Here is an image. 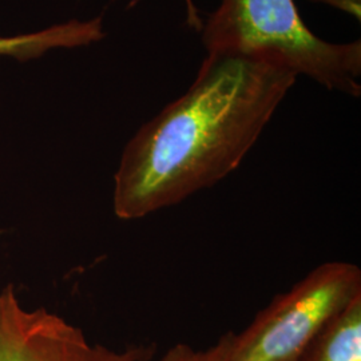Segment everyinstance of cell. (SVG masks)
<instances>
[{"label": "cell", "mask_w": 361, "mask_h": 361, "mask_svg": "<svg viewBox=\"0 0 361 361\" xmlns=\"http://www.w3.org/2000/svg\"><path fill=\"white\" fill-rule=\"evenodd\" d=\"M296 80L268 58L207 52L189 89L123 147L114 174L116 217L145 219L232 174Z\"/></svg>", "instance_id": "obj_1"}, {"label": "cell", "mask_w": 361, "mask_h": 361, "mask_svg": "<svg viewBox=\"0 0 361 361\" xmlns=\"http://www.w3.org/2000/svg\"><path fill=\"white\" fill-rule=\"evenodd\" d=\"M200 31L207 52L268 58L329 91L361 95L360 40L332 43L317 37L295 0H219Z\"/></svg>", "instance_id": "obj_2"}, {"label": "cell", "mask_w": 361, "mask_h": 361, "mask_svg": "<svg viewBox=\"0 0 361 361\" xmlns=\"http://www.w3.org/2000/svg\"><path fill=\"white\" fill-rule=\"evenodd\" d=\"M361 295L360 268L329 261L274 297L233 338L228 361H300L314 337Z\"/></svg>", "instance_id": "obj_3"}, {"label": "cell", "mask_w": 361, "mask_h": 361, "mask_svg": "<svg viewBox=\"0 0 361 361\" xmlns=\"http://www.w3.org/2000/svg\"><path fill=\"white\" fill-rule=\"evenodd\" d=\"M155 344L109 348L46 308L27 310L13 284L0 288V361H150Z\"/></svg>", "instance_id": "obj_4"}, {"label": "cell", "mask_w": 361, "mask_h": 361, "mask_svg": "<svg viewBox=\"0 0 361 361\" xmlns=\"http://www.w3.org/2000/svg\"><path fill=\"white\" fill-rule=\"evenodd\" d=\"M104 37L102 16L70 19L32 32L0 35V58L27 62L38 59L51 50L86 47L101 42Z\"/></svg>", "instance_id": "obj_5"}, {"label": "cell", "mask_w": 361, "mask_h": 361, "mask_svg": "<svg viewBox=\"0 0 361 361\" xmlns=\"http://www.w3.org/2000/svg\"><path fill=\"white\" fill-rule=\"evenodd\" d=\"M300 361H361V295L324 326Z\"/></svg>", "instance_id": "obj_6"}, {"label": "cell", "mask_w": 361, "mask_h": 361, "mask_svg": "<svg viewBox=\"0 0 361 361\" xmlns=\"http://www.w3.org/2000/svg\"><path fill=\"white\" fill-rule=\"evenodd\" d=\"M233 332H226L205 349H195L189 344H176L166 350L159 361H228L232 350Z\"/></svg>", "instance_id": "obj_7"}, {"label": "cell", "mask_w": 361, "mask_h": 361, "mask_svg": "<svg viewBox=\"0 0 361 361\" xmlns=\"http://www.w3.org/2000/svg\"><path fill=\"white\" fill-rule=\"evenodd\" d=\"M312 3H319L329 6L341 13H345L349 16L355 18L357 22L361 19V0H308Z\"/></svg>", "instance_id": "obj_8"}, {"label": "cell", "mask_w": 361, "mask_h": 361, "mask_svg": "<svg viewBox=\"0 0 361 361\" xmlns=\"http://www.w3.org/2000/svg\"><path fill=\"white\" fill-rule=\"evenodd\" d=\"M186 4V15H188V23L195 28V31H200L202 27V20L198 15V8L194 3V0H185Z\"/></svg>", "instance_id": "obj_9"}]
</instances>
